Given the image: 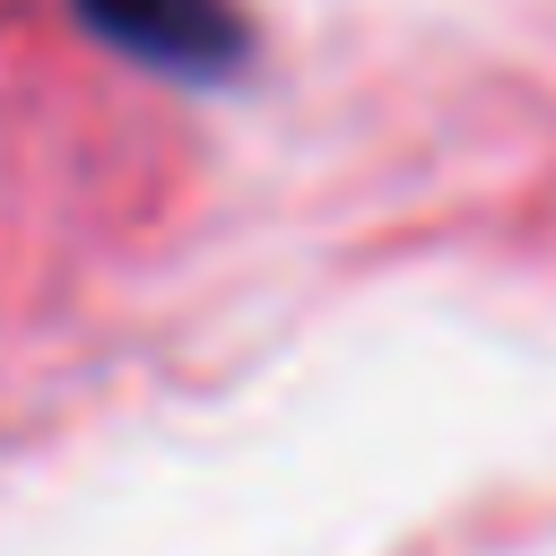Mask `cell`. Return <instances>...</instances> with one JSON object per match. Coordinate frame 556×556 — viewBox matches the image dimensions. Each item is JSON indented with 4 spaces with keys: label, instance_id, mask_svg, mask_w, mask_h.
<instances>
[{
    "label": "cell",
    "instance_id": "cell-1",
    "mask_svg": "<svg viewBox=\"0 0 556 556\" xmlns=\"http://www.w3.org/2000/svg\"><path fill=\"white\" fill-rule=\"evenodd\" d=\"M87 35L165 70V78H235L252 61V17L235 0H70Z\"/></svg>",
    "mask_w": 556,
    "mask_h": 556
}]
</instances>
